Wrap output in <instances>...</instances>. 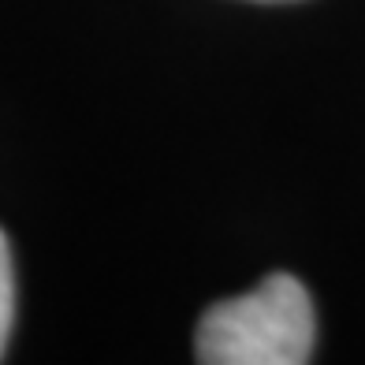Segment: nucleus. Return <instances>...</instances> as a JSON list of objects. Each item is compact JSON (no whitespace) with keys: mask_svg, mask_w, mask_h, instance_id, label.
Here are the masks:
<instances>
[{"mask_svg":"<svg viewBox=\"0 0 365 365\" xmlns=\"http://www.w3.org/2000/svg\"><path fill=\"white\" fill-rule=\"evenodd\" d=\"M317 317L291 272L264 276L254 291L209 306L194 331L202 365H302L313 354Z\"/></svg>","mask_w":365,"mask_h":365,"instance_id":"f257e3e1","label":"nucleus"},{"mask_svg":"<svg viewBox=\"0 0 365 365\" xmlns=\"http://www.w3.org/2000/svg\"><path fill=\"white\" fill-rule=\"evenodd\" d=\"M11 321H15V269H11V246L0 231V358L11 336Z\"/></svg>","mask_w":365,"mask_h":365,"instance_id":"f03ea898","label":"nucleus"},{"mask_svg":"<svg viewBox=\"0 0 365 365\" xmlns=\"http://www.w3.org/2000/svg\"><path fill=\"white\" fill-rule=\"evenodd\" d=\"M257 4H291V0H257Z\"/></svg>","mask_w":365,"mask_h":365,"instance_id":"7ed1b4c3","label":"nucleus"}]
</instances>
